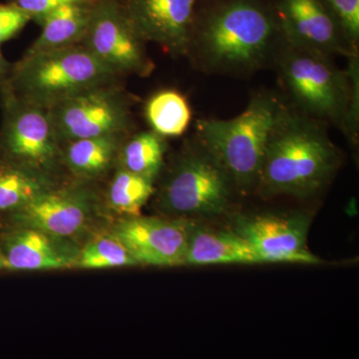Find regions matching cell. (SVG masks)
<instances>
[{"label": "cell", "instance_id": "obj_1", "mask_svg": "<svg viewBox=\"0 0 359 359\" xmlns=\"http://www.w3.org/2000/svg\"><path fill=\"white\" fill-rule=\"evenodd\" d=\"M340 164L323 122L285 107L269 138L256 188L264 196L306 198L323 190Z\"/></svg>", "mask_w": 359, "mask_h": 359}, {"label": "cell", "instance_id": "obj_2", "mask_svg": "<svg viewBox=\"0 0 359 359\" xmlns=\"http://www.w3.org/2000/svg\"><path fill=\"white\" fill-rule=\"evenodd\" d=\"M339 69L332 56L287 43L276 60L283 87L297 111L342 130L347 113L359 111L358 52Z\"/></svg>", "mask_w": 359, "mask_h": 359}, {"label": "cell", "instance_id": "obj_3", "mask_svg": "<svg viewBox=\"0 0 359 359\" xmlns=\"http://www.w3.org/2000/svg\"><path fill=\"white\" fill-rule=\"evenodd\" d=\"M120 76L106 67L82 44L52 50L26 52L11 65L0 93L50 109L57 104L98 87L116 83Z\"/></svg>", "mask_w": 359, "mask_h": 359}, {"label": "cell", "instance_id": "obj_4", "mask_svg": "<svg viewBox=\"0 0 359 359\" xmlns=\"http://www.w3.org/2000/svg\"><path fill=\"white\" fill-rule=\"evenodd\" d=\"M287 105L269 93H257L237 117L198 122V140L244 193L256 188L271 135Z\"/></svg>", "mask_w": 359, "mask_h": 359}, {"label": "cell", "instance_id": "obj_5", "mask_svg": "<svg viewBox=\"0 0 359 359\" xmlns=\"http://www.w3.org/2000/svg\"><path fill=\"white\" fill-rule=\"evenodd\" d=\"M276 39L268 14L252 2L237 0L209 18L195 42V55L211 72H252L276 60Z\"/></svg>", "mask_w": 359, "mask_h": 359}, {"label": "cell", "instance_id": "obj_6", "mask_svg": "<svg viewBox=\"0 0 359 359\" xmlns=\"http://www.w3.org/2000/svg\"><path fill=\"white\" fill-rule=\"evenodd\" d=\"M233 189L223 168L197 139L165 182L160 205L173 214L212 218L228 211Z\"/></svg>", "mask_w": 359, "mask_h": 359}, {"label": "cell", "instance_id": "obj_7", "mask_svg": "<svg viewBox=\"0 0 359 359\" xmlns=\"http://www.w3.org/2000/svg\"><path fill=\"white\" fill-rule=\"evenodd\" d=\"M0 94L4 106L0 150L8 162L47 174L63 158L49 109Z\"/></svg>", "mask_w": 359, "mask_h": 359}, {"label": "cell", "instance_id": "obj_8", "mask_svg": "<svg viewBox=\"0 0 359 359\" xmlns=\"http://www.w3.org/2000/svg\"><path fill=\"white\" fill-rule=\"evenodd\" d=\"M144 42L126 9L117 2L101 0L94 4L81 44L106 67L120 77L125 74L148 76L154 65L149 58Z\"/></svg>", "mask_w": 359, "mask_h": 359}, {"label": "cell", "instance_id": "obj_9", "mask_svg": "<svg viewBox=\"0 0 359 359\" xmlns=\"http://www.w3.org/2000/svg\"><path fill=\"white\" fill-rule=\"evenodd\" d=\"M61 145L80 139L129 134L131 111L115 84L89 90L49 109Z\"/></svg>", "mask_w": 359, "mask_h": 359}, {"label": "cell", "instance_id": "obj_10", "mask_svg": "<svg viewBox=\"0 0 359 359\" xmlns=\"http://www.w3.org/2000/svg\"><path fill=\"white\" fill-rule=\"evenodd\" d=\"M309 223L302 212L259 214L236 219L233 231L252 245L262 264H320L306 245Z\"/></svg>", "mask_w": 359, "mask_h": 359}, {"label": "cell", "instance_id": "obj_11", "mask_svg": "<svg viewBox=\"0 0 359 359\" xmlns=\"http://www.w3.org/2000/svg\"><path fill=\"white\" fill-rule=\"evenodd\" d=\"M193 226L184 219L130 217L117 224L114 237L138 264L180 266L185 264Z\"/></svg>", "mask_w": 359, "mask_h": 359}, {"label": "cell", "instance_id": "obj_12", "mask_svg": "<svg viewBox=\"0 0 359 359\" xmlns=\"http://www.w3.org/2000/svg\"><path fill=\"white\" fill-rule=\"evenodd\" d=\"M197 4L198 0H129L125 9L144 41L159 44L172 55H186Z\"/></svg>", "mask_w": 359, "mask_h": 359}, {"label": "cell", "instance_id": "obj_13", "mask_svg": "<svg viewBox=\"0 0 359 359\" xmlns=\"http://www.w3.org/2000/svg\"><path fill=\"white\" fill-rule=\"evenodd\" d=\"M93 199V194L85 188H53L13 211V218L22 228L70 237L86 224Z\"/></svg>", "mask_w": 359, "mask_h": 359}, {"label": "cell", "instance_id": "obj_14", "mask_svg": "<svg viewBox=\"0 0 359 359\" xmlns=\"http://www.w3.org/2000/svg\"><path fill=\"white\" fill-rule=\"evenodd\" d=\"M287 43L325 55L348 57L353 50L323 0H282L280 4Z\"/></svg>", "mask_w": 359, "mask_h": 359}, {"label": "cell", "instance_id": "obj_15", "mask_svg": "<svg viewBox=\"0 0 359 359\" xmlns=\"http://www.w3.org/2000/svg\"><path fill=\"white\" fill-rule=\"evenodd\" d=\"M43 231L23 228L7 238L4 268L11 269H54L68 268L78 257L60 241Z\"/></svg>", "mask_w": 359, "mask_h": 359}, {"label": "cell", "instance_id": "obj_16", "mask_svg": "<svg viewBox=\"0 0 359 359\" xmlns=\"http://www.w3.org/2000/svg\"><path fill=\"white\" fill-rule=\"evenodd\" d=\"M262 264L252 245L235 231H212L194 226L185 264Z\"/></svg>", "mask_w": 359, "mask_h": 359}, {"label": "cell", "instance_id": "obj_17", "mask_svg": "<svg viewBox=\"0 0 359 359\" xmlns=\"http://www.w3.org/2000/svg\"><path fill=\"white\" fill-rule=\"evenodd\" d=\"M94 4L92 1L70 4L40 18L37 22L42 26V32L26 52L33 53L81 44L88 29Z\"/></svg>", "mask_w": 359, "mask_h": 359}, {"label": "cell", "instance_id": "obj_18", "mask_svg": "<svg viewBox=\"0 0 359 359\" xmlns=\"http://www.w3.org/2000/svg\"><path fill=\"white\" fill-rule=\"evenodd\" d=\"M127 136L128 134H110L69 142L62 145L63 159L75 174L100 176L119 157Z\"/></svg>", "mask_w": 359, "mask_h": 359}, {"label": "cell", "instance_id": "obj_19", "mask_svg": "<svg viewBox=\"0 0 359 359\" xmlns=\"http://www.w3.org/2000/svg\"><path fill=\"white\" fill-rule=\"evenodd\" d=\"M53 188L47 174L8 161L0 164V211H15Z\"/></svg>", "mask_w": 359, "mask_h": 359}, {"label": "cell", "instance_id": "obj_20", "mask_svg": "<svg viewBox=\"0 0 359 359\" xmlns=\"http://www.w3.org/2000/svg\"><path fill=\"white\" fill-rule=\"evenodd\" d=\"M145 115L152 131L163 138L181 136L192 119L186 97L175 90H162L151 97L146 103Z\"/></svg>", "mask_w": 359, "mask_h": 359}, {"label": "cell", "instance_id": "obj_21", "mask_svg": "<svg viewBox=\"0 0 359 359\" xmlns=\"http://www.w3.org/2000/svg\"><path fill=\"white\" fill-rule=\"evenodd\" d=\"M165 152V138L150 130L125 140L118 158L122 169L155 181L162 169Z\"/></svg>", "mask_w": 359, "mask_h": 359}, {"label": "cell", "instance_id": "obj_22", "mask_svg": "<svg viewBox=\"0 0 359 359\" xmlns=\"http://www.w3.org/2000/svg\"><path fill=\"white\" fill-rule=\"evenodd\" d=\"M154 181L120 168L109 188L113 210L130 217L140 216L142 208L155 192Z\"/></svg>", "mask_w": 359, "mask_h": 359}, {"label": "cell", "instance_id": "obj_23", "mask_svg": "<svg viewBox=\"0 0 359 359\" xmlns=\"http://www.w3.org/2000/svg\"><path fill=\"white\" fill-rule=\"evenodd\" d=\"M80 268L103 269L139 264L131 254L113 236L90 243L78 257Z\"/></svg>", "mask_w": 359, "mask_h": 359}, {"label": "cell", "instance_id": "obj_24", "mask_svg": "<svg viewBox=\"0 0 359 359\" xmlns=\"http://www.w3.org/2000/svg\"><path fill=\"white\" fill-rule=\"evenodd\" d=\"M337 20L347 43L358 50L359 39V0H323Z\"/></svg>", "mask_w": 359, "mask_h": 359}, {"label": "cell", "instance_id": "obj_25", "mask_svg": "<svg viewBox=\"0 0 359 359\" xmlns=\"http://www.w3.org/2000/svg\"><path fill=\"white\" fill-rule=\"evenodd\" d=\"M32 20V16L16 4H0V45L15 35Z\"/></svg>", "mask_w": 359, "mask_h": 359}, {"label": "cell", "instance_id": "obj_26", "mask_svg": "<svg viewBox=\"0 0 359 359\" xmlns=\"http://www.w3.org/2000/svg\"><path fill=\"white\" fill-rule=\"evenodd\" d=\"M91 1L92 0H13V4L20 6L32 16V20L37 21L60 7Z\"/></svg>", "mask_w": 359, "mask_h": 359}, {"label": "cell", "instance_id": "obj_27", "mask_svg": "<svg viewBox=\"0 0 359 359\" xmlns=\"http://www.w3.org/2000/svg\"><path fill=\"white\" fill-rule=\"evenodd\" d=\"M11 63L4 58V54L0 50V86H2L8 78L9 73L11 69Z\"/></svg>", "mask_w": 359, "mask_h": 359}, {"label": "cell", "instance_id": "obj_28", "mask_svg": "<svg viewBox=\"0 0 359 359\" xmlns=\"http://www.w3.org/2000/svg\"><path fill=\"white\" fill-rule=\"evenodd\" d=\"M4 268V262H2L1 257H0V269Z\"/></svg>", "mask_w": 359, "mask_h": 359}]
</instances>
